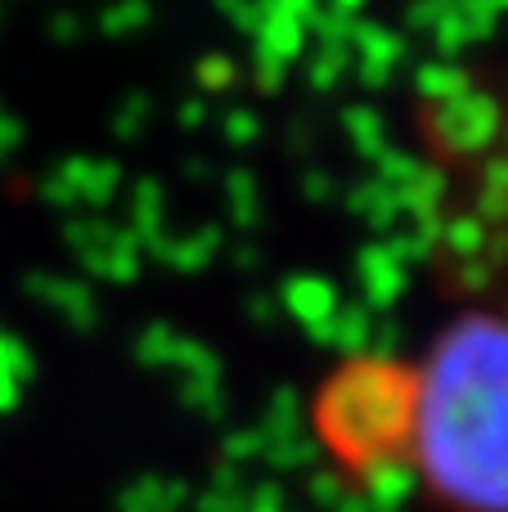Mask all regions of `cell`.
<instances>
[{"mask_svg": "<svg viewBox=\"0 0 508 512\" xmlns=\"http://www.w3.org/2000/svg\"><path fill=\"white\" fill-rule=\"evenodd\" d=\"M401 468L450 512H508V306L459 319L405 364Z\"/></svg>", "mask_w": 508, "mask_h": 512, "instance_id": "6da1fadb", "label": "cell"}]
</instances>
